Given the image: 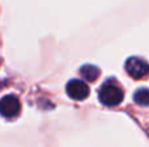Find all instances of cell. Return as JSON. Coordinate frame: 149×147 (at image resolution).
I'll use <instances>...</instances> for the list:
<instances>
[{"mask_svg":"<svg viewBox=\"0 0 149 147\" xmlns=\"http://www.w3.org/2000/svg\"><path fill=\"white\" fill-rule=\"evenodd\" d=\"M126 70L128 76L135 80H141L149 74V64L144 59L140 57H131L126 63Z\"/></svg>","mask_w":149,"mask_h":147,"instance_id":"cell-2","label":"cell"},{"mask_svg":"<svg viewBox=\"0 0 149 147\" xmlns=\"http://www.w3.org/2000/svg\"><path fill=\"white\" fill-rule=\"evenodd\" d=\"M98 95H100L101 103L107 107H115L118 104H120L122 100H123V91L115 83L111 82H106L101 87Z\"/></svg>","mask_w":149,"mask_h":147,"instance_id":"cell-1","label":"cell"},{"mask_svg":"<svg viewBox=\"0 0 149 147\" xmlns=\"http://www.w3.org/2000/svg\"><path fill=\"white\" fill-rule=\"evenodd\" d=\"M134 100L139 106H149V90L148 89H139L134 95Z\"/></svg>","mask_w":149,"mask_h":147,"instance_id":"cell-6","label":"cell"},{"mask_svg":"<svg viewBox=\"0 0 149 147\" xmlns=\"http://www.w3.org/2000/svg\"><path fill=\"white\" fill-rule=\"evenodd\" d=\"M80 73H81V76L86 81L94 82V81L98 78V76H100V69H98L97 67H94V65L88 64V65H84V67L80 69Z\"/></svg>","mask_w":149,"mask_h":147,"instance_id":"cell-5","label":"cell"},{"mask_svg":"<svg viewBox=\"0 0 149 147\" xmlns=\"http://www.w3.org/2000/svg\"><path fill=\"white\" fill-rule=\"evenodd\" d=\"M67 94L73 100H84L89 95V87L82 81L71 80L67 85Z\"/></svg>","mask_w":149,"mask_h":147,"instance_id":"cell-4","label":"cell"},{"mask_svg":"<svg viewBox=\"0 0 149 147\" xmlns=\"http://www.w3.org/2000/svg\"><path fill=\"white\" fill-rule=\"evenodd\" d=\"M21 111L20 100L15 95H5L0 99V115L5 119H13Z\"/></svg>","mask_w":149,"mask_h":147,"instance_id":"cell-3","label":"cell"}]
</instances>
